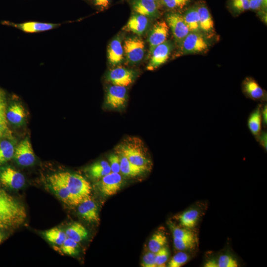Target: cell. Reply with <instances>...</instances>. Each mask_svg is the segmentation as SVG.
Returning a JSON list of instances; mask_svg holds the SVG:
<instances>
[{"mask_svg":"<svg viewBox=\"0 0 267 267\" xmlns=\"http://www.w3.org/2000/svg\"><path fill=\"white\" fill-rule=\"evenodd\" d=\"M116 152L121 153L133 164L149 171L152 162L142 141L138 138L130 137L119 145Z\"/></svg>","mask_w":267,"mask_h":267,"instance_id":"cell-1","label":"cell"},{"mask_svg":"<svg viewBox=\"0 0 267 267\" xmlns=\"http://www.w3.org/2000/svg\"><path fill=\"white\" fill-rule=\"evenodd\" d=\"M56 174L70 193L80 202L90 196L91 190L90 184L83 177L68 172Z\"/></svg>","mask_w":267,"mask_h":267,"instance_id":"cell-2","label":"cell"},{"mask_svg":"<svg viewBox=\"0 0 267 267\" xmlns=\"http://www.w3.org/2000/svg\"><path fill=\"white\" fill-rule=\"evenodd\" d=\"M179 44L181 53L185 54L205 51L209 45L202 35L193 32H190Z\"/></svg>","mask_w":267,"mask_h":267,"instance_id":"cell-3","label":"cell"},{"mask_svg":"<svg viewBox=\"0 0 267 267\" xmlns=\"http://www.w3.org/2000/svg\"><path fill=\"white\" fill-rule=\"evenodd\" d=\"M123 49L128 62L135 64L143 59L145 52V44L140 38L130 37L125 40Z\"/></svg>","mask_w":267,"mask_h":267,"instance_id":"cell-4","label":"cell"},{"mask_svg":"<svg viewBox=\"0 0 267 267\" xmlns=\"http://www.w3.org/2000/svg\"><path fill=\"white\" fill-rule=\"evenodd\" d=\"M173 48V43L167 40L155 47L149 52L150 59L147 69L152 71L165 63L169 58Z\"/></svg>","mask_w":267,"mask_h":267,"instance_id":"cell-5","label":"cell"},{"mask_svg":"<svg viewBox=\"0 0 267 267\" xmlns=\"http://www.w3.org/2000/svg\"><path fill=\"white\" fill-rule=\"evenodd\" d=\"M48 181L51 188L64 203L70 206H78L81 202L70 193L57 174L49 176Z\"/></svg>","mask_w":267,"mask_h":267,"instance_id":"cell-6","label":"cell"},{"mask_svg":"<svg viewBox=\"0 0 267 267\" xmlns=\"http://www.w3.org/2000/svg\"><path fill=\"white\" fill-rule=\"evenodd\" d=\"M166 20L176 41L178 43L190 32L183 16L180 14L176 12L169 13L166 15Z\"/></svg>","mask_w":267,"mask_h":267,"instance_id":"cell-7","label":"cell"},{"mask_svg":"<svg viewBox=\"0 0 267 267\" xmlns=\"http://www.w3.org/2000/svg\"><path fill=\"white\" fill-rule=\"evenodd\" d=\"M14 157L20 166L28 167L32 165L35 161V155L28 138H25L15 147Z\"/></svg>","mask_w":267,"mask_h":267,"instance_id":"cell-8","label":"cell"},{"mask_svg":"<svg viewBox=\"0 0 267 267\" xmlns=\"http://www.w3.org/2000/svg\"><path fill=\"white\" fill-rule=\"evenodd\" d=\"M101 178L98 187L105 196L113 195L120 189L123 179L119 173L111 172Z\"/></svg>","mask_w":267,"mask_h":267,"instance_id":"cell-9","label":"cell"},{"mask_svg":"<svg viewBox=\"0 0 267 267\" xmlns=\"http://www.w3.org/2000/svg\"><path fill=\"white\" fill-rule=\"evenodd\" d=\"M0 181L3 185L8 188L19 189L24 186L25 179L21 173L8 167L0 170Z\"/></svg>","mask_w":267,"mask_h":267,"instance_id":"cell-10","label":"cell"},{"mask_svg":"<svg viewBox=\"0 0 267 267\" xmlns=\"http://www.w3.org/2000/svg\"><path fill=\"white\" fill-rule=\"evenodd\" d=\"M169 27L164 21L156 22L151 29L147 38L149 52L156 46L167 40Z\"/></svg>","mask_w":267,"mask_h":267,"instance_id":"cell-11","label":"cell"},{"mask_svg":"<svg viewBox=\"0 0 267 267\" xmlns=\"http://www.w3.org/2000/svg\"><path fill=\"white\" fill-rule=\"evenodd\" d=\"M26 217V210L0 209V229H8L21 224Z\"/></svg>","mask_w":267,"mask_h":267,"instance_id":"cell-12","label":"cell"},{"mask_svg":"<svg viewBox=\"0 0 267 267\" xmlns=\"http://www.w3.org/2000/svg\"><path fill=\"white\" fill-rule=\"evenodd\" d=\"M127 100V89L125 87L113 85L106 92V103L110 108L119 109L123 107Z\"/></svg>","mask_w":267,"mask_h":267,"instance_id":"cell-13","label":"cell"},{"mask_svg":"<svg viewBox=\"0 0 267 267\" xmlns=\"http://www.w3.org/2000/svg\"><path fill=\"white\" fill-rule=\"evenodd\" d=\"M107 78L113 85L126 87L133 83L134 73L126 68L117 67L108 72Z\"/></svg>","mask_w":267,"mask_h":267,"instance_id":"cell-14","label":"cell"},{"mask_svg":"<svg viewBox=\"0 0 267 267\" xmlns=\"http://www.w3.org/2000/svg\"><path fill=\"white\" fill-rule=\"evenodd\" d=\"M2 24L10 26L26 33H37L50 30L61 25L60 24L40 22L36 21L15 23L10 21H2Z\"/></svg>","mask_w":267,"mask_h":267,"instance_id":"cell-15","label":"cell"},{"mask_svg":"<svg viewBox=\"0 0 267 267\" xmlns=\"http://www.w3.org/2000/svg\"><path fill=\"white\" fill-rule=\"evenodd\" d=\"M131 5L136 13L147 18H155L159 15L157 3L153 0H133Z\"/></svg>","mask_w":267,"mask_h":267,"instance_id":"cell-16","label":"cell"},{"mask_svg":"<svg viewBox=\"0 0 267 267\" xmlns=\"http://www.w3.org/2000/svg\"><path fill=\"white\" fill-rule=\"evenodd\" d=\"M78 206V212L83 219L89 222H98L97 206L90 196L85 198Z\"/></svg>","mask_w":267,"mask_h":267,"instance_id":"cell-17","label":"cell"},{"mask_svg":"<svg viewBox=\"0 0 267 267\" xmlns=\"http://www.w3.org/2000/svg\"><path fill=\"white\" fill-rule=\"evenodd\" d=\"M242 89L247 97L254 100L265 101L266 94L265 90L253 79L247 78L242 84Z\"/></svg>","mask_w":267,"mask_h":267,"instance_id":"cell-18","label":"cell"},{"mask_svg":"<svg viewBox=\"0 0 267 267\" xmlns=\"http://www.w3.org/2000/svg\"><path fill=\"white\" fill-rule=\"evenodd\" d=\"M148 24L147 17L136 13L130 17L124 29L141 36L147 29Z\"/></svg>","mask_w":267,"mask_h":267,"instance_id":"cell-19","label":"cell"},{"mask_svg":"<svg viewBox=\"0 0 267 267\" xmlns=\"http://www.w3.org/2000/svg\"><path fill=\"white\" fill-rule=\"evenodd\" d=\"M15 141L11 134L0 136V164H3L14 157Z\"/></svg>","mask_w":267,"mask_h":267,"instance_id":"cell-20","label":"cell"},{"mask_svg":"<svg viewBox=\"0 0 267 267\" xmlns=\"http://www.w3.org/2000/svg\"><path fill=\"white\" fill-rule=\"evenodd\" d=\"M108 59L112 66L120 64L124 59V49L119 37L114 39L108 47Z\"/></svg>","mask_w":267,"mask_h":267,"instance_id":"cell-21","label":"cell"},{"mask_svg":"<svg viewBox=\"0 0 267 267\" xmlns=\"http://www.w3.org/2000/svg\"><path fill=\"white\" fill-rule=\"evenodd\" d=\"M26 113L24 107L18 102L12 103L6 110L7 121L16 126L23 124L26 118Z\"/></svg>","mask_w":267,"mask_h":267,"instance_id":"cell-22","label":"cell"},{"mask_svg":"<svg viewBox=\"0 0 267 267\" xmlns=\"http://www.w3.org/2000/svg\"><path fill=\"white\" fill-rule=\"evenodd\" d=\"M239 264L236 259L229 254H221L210 258L204 264L205 267H237Z\"/></svg>","mask_w":267,"mask_h":267,"instance_id":"cell-23","label":"cell"},{"mask_svg":"<svg viewBox=\"0 0 267 267\" xmlns=\"http://www.w3.org/2000/svg\"><path fill=\"white\" fill-rule=\"evenodd\" d=\"M262 104H259L250 114L248 127L250 132L257 139L262 132Z\"/></svg>","mask_w":267,"mask_h":267,"instance_id":"cell-24","label":"cell"},{"mask_svg":"<svg viewBox=\"0 0 267 267\" xmlns=\"http://www.w3.org/2000/svg\"><path fill=\"white\" fill-rule=\"evenodd\" d=\"M196 6L199 15L200 29L207 33L212 32L214 29V21L208 8L203 4Z\"/></svg>","mask_w":267,"mask_h":267,"instance_id":"cell-25","label":"cell"},{"mask_svg":"<svg viewBox=\"0 0 267 267\" xmlns=\"http://www.w3.org/2000/svg\"><path fill=\"white\" fill-rule=\"evenodd\" d=\"M200 216V213L197 209L190 208L180 214L178 220L181 226L192 229L196 225Z\"/></svg>","mask_w":267,"mask_h":267,"instance_id":"cell-26","label":"cell"},{"mask_svg":"<svg viewBox=\"0 0 267 267\" xmlns=\"http://www.w3.org/2000/svg\"><path fill=\"white\" fill-rule=\"evenodd\" d=\"M120 159V171L128 177H135L146 171L144 169L137 166L131 162L121 153L116 152Z\"/></svg>","mask_w":267,"mask_h":267,"instance_id":"cell-27","label":"cell"},{"mask_svg":"<svg viewBox=\"0 0 267 267\" xmlns=\"http://www.w3.org/2000/svg\"><path fill=\"white\" fill-rule=\"evenodd\" d=\"M182 16L190 32H198L200 30L199 15L196 6L189 8Z\"/></svg>","mask_w":267,"mask_h":267,"instance_id":"cell-28","label":"cell"},{"mask_svg":"<svg viewBox=\"0 0 267 267\" xmlns=\"http://www.w3.org/2000/svg\"><path fill=\"white\" fill-rule=\"evenodd\" d=\"M5 94L0 89V136L11 134L7 126Z\"/></svg>","mask_w":267,"mask_h":267,"instance_id":"cell-29","label":"cell"},{"mask_svg":"<svg viewBox=\"0 0 267 267\" xmlns=\"http://www.w3.org/2000/svg\"><path fill=\"white\" fill-rule=\"evenodd\" d=\"M0 209L10 211L25 210L24 207L5 192L0 190Z\"/></svg>","mask_w":267,"mask_h":267,"instance_id":"cell-30","label":"cell"},{"mask_svg":"<svg viewBox=\"0 0 267 267\" xmlns=\"http://www.w3.org/2000/svg\"><path fill=\"white\" fill-rule=\"evenodd\" d=\"M67 237L79 243L88 236V231L81 223L75 222L69 226L65 231Z\"/></svg>","mask_w":267,"mask_h":267,"instance_id":"cell-31","label":"cell"},{"mask_svg":"<svg viewBox=\"0 0 267 267\" xmlns=\"http://www.w3.org/2000/svg\"><path fill=\"white\" fill-rule=\"evenodd\" d=\"M111 172L109 164L104 160L93 164L89 168V174L95 178H101Z\"/></svg>","mask_w":267,"mask_h":267,"instance_id":"cell-32","label":"cell"},{"mask_svg":"<svg viewBox=\"0 0 267 267\" xmlns=\"http://www.w3.org/2000/svg\"><path fill=\"white\" fill-rule=\"evenodd\" d=\"M44 235L49 242L59 246H61L67 238L65 232L58 227L45 231Z\"/></svg>","mask_w":267,"mask_h":267,"instance_id":"cell-33","label":"cell"},{"mask_svg":"<svg viewBox=\"0 0 267 267\" xmlns=\"http://www.w3.org/2000/svg\"><path fill=\"white\" fill-rule=\"evenodd\" d=\"M167 243V238L165 233L161 231L155 233L149 241L148 247L149 251L156 253L165 247Z\"/></svg>","mask_w":267,"mask_h":267,"instance_id":"cell-34","label":"cell"},{"mask_svg":"<svg viewBox=\"0 0 267 267\" xmlns=\"http://www.w3.org/2000/svg\"><path fill=\"white\" fill-rule=\"evenodd\" d=\"M170 226L172 231L173 238L178 239L196 240V237L194 232L191 229L180 227L174 224H170Z\"/></svg>","mask_w":267,"mask_h":267,"instance_id":"cell-35","label":"cell"},{"mask_svg":"<svg viewBox=\"0 0 267 267\" xmlns=\"http://www.w3.org/2000/svg\"><path fill=\"white\" fill-rule=\"evenodd\" d=\"M189 255L184 252L175 254L168 263L169 267H180L185 264L190 259Z\"/></svg>","mask_w":267,"mask_h":267,"instance_id":"cell-36","label":"cell"},{"mask_svg":"<svg viewBox=\"0 0 267 267\" xmlns=\"http://www.w3.org/2000/svg\"><path fill=\"white\" fill-rule=\"evenodd\" d=\"M78 243L67 237L63 243L60 246L61 251L68 255H74L78 252Z\"/></svg>","mask_w":267,"mask_h":267,"instance_id":"cell-37","label":"cell"},{"mask_svg":"<svg viewBox=\"0 0 267 267\" xmlns=\"http://www.w3.org/2000/svg\"><path fill=\"white\" fill-rule=\"evenodd\" d=\"M173 243L177 250L182 251L193 249L196 245V240L178 239L173 238Z\"/></svg>","mask_w":267,"mask_h":267,"instance_id":"cell-38","label":"cell"},{"mask_svg":"<svg viewBox=\"0 0 267 267\" xmlns=\"http://www.w3.org/2000/svg\"><path fill=\"white\" fill-rule=\"evenodd\" d=\"M155 255L157 267H165L170 255L168 248L165 246L156 252Z\"/></svg>","mask_w":267,"mask_h":267,"instance_id":"cell-39","label":"cell"},{"mask_svg":"<svg viewBox=\"0 0 267 267\" xmlns=\"http://www.w3.org/2000/svg\"><path fill=\"white\" fill-rule=\"evenodd\" d=\"M162 4L169 9L182 8L186 5L190 0H161Z\"/></svg>","mask_w":267,"mask_h":267,"instance_id":"cell-40","label":"cell"},{"mask_svg":"<svg viewBox=\"0 0 267 267\" xmlns=\"http://www.w3.org/2000/svg\"><path fill=\"white\" fill-rule=\"evenodd\" d=\"M232 8L237 12H242L250 9L248 0H231Z\"/></svg>","mask_w":267,"mask_h":267,"instance_id":"cell-41","label":"cell"},{"mask_svg":"<svg viewBox=\"0 0 267 267\" xmlns=\"http://www.w3.org/2000/svg\"><path fill=\"white\" fill-rule=\"evenodd\" d=\"M144 267H157L155 253L149 251L143 257L141 264Z\"/></svg>","mask_w":267,"mask_h":267,"instance_id":"cell-42","label":"cell"},{"mask_svg":"<svg viewBox=\"0 0 267 267\" xmlns=\"http://www.w3.org/2000/svg\"><path fill=\"white\" fill-rule=\"evenodd\" d=\"M109 161L111 172L117 173L121 172L120 159L117 153L111 154L109 157Z\"/></svg>","mask_w":267,"mask_h":267,"instance_id":"cell-43","label":"cell"},{"mask_svg":"<svg viewBox=\"0 0 267 267\" xmlns=\"http://www.w3.org/2000/svg\"><path fill=\"white\" fill-rule=\"evenodd\" d=\"M257 140L260 142L262 147L266 150L267 148V132L262 131L259 136L258 137Z\"/></svg>","mask_w":267,"mask_h":267,"instance_id":"cell-44","label":"cell"},{"mask_svg":"<svg viewBox=\"0 0 267 267\" xmlns=\"http://www.w3.org/2000/svg\"><path fill=\"white\" fill-rule=\"evenodd\" d=\"M250 9L257 10L263 6L264 0H248Z\"/></svg>","mask_w":267,"mask_h":267,"instance_id":"cell-45","label":"cell"},{"mask_svg":"<svg viewBox=\"0 0 267 267\" xmlns=\"http://www.w3.org/2000/svg\"><path fill=\"white\" fill-rule=\"evenodd\" d=\"M111 0H94V4L101 8H106Z\"/></svg>","mask_w":267,"mask_h":267,"instance_id":"cell-46","label":"cell"},{"mask_svg":"<svg viewBox=\"0 0 267 267\" xmlns=\"http://www.w3.org/2000/svg\"><path fill=\"white\" fill-rule=\"evenodd\" d=\"M267 104H265L263 108H262V122L264 127L267 126Z\"/></svg>","mask_w":267,"mask_h":267,"instance_id":"cell-47","label":"cell"},{"mask_svg":"<svg viewBox=\"0 0 267 267\" xmlns=\"http://www.w3.org/2000/svg\"><path fill=\"white\" fill-rule=\"evenodd\" d=\"M3 238H4V236H3V234L0 231V244L3 241Z\"/></svg>","mask_w":267,"mask_h":267,"instance_id":"cell-48","label":"cell"},{"mask_svg":"<svg viewBox=\"0 0 267 267\" xmlns=\"http://www.w3.org/2000/svg\"><path fill=\"white\" fill-rule=\"evenodd\" d=\"M267 5V0H264L263 6L266 8Z\"/></svg>","mask_w":267,"mask_h":267,"instance_id":"cell-49","label":"cell"},{"mask_svg":"<svg viewBox=\"0 0 267 267\" xmlns=\"http://www.w3.org/2000/svg\"><path fill=\"white\" fill-rule=\"evenodd\" d=\"M154 0V1H157V0Z\"/></svg>","mask_w":267,"mask_h":267,"instance_id":"cell-50","label":"cell"}]
</instances>
